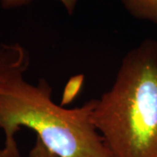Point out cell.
<instances>
[{
  "mask_svg": "<svg viewBox=\"0 0 157 157\" xmlns=\"http://www.w3.org/2000/svg\"><path fill=\"white\" fill-rule=\"evenodd\" d=\"M33 0H0V5L5 9L18 8L30 4ZM64 7L67 9L69 14H72L74 11L78 0H59Z\"/></svg>",
  "mask_w": 157,
  "mask_h": 157,
  "instance_id": "5",
  "label": "cell"
},
{
  "mask_svg": "<svg viewBox=\"0 0 157 157\" xmlns=\"http://www.w3.org/2000/svg\"><path fill=\"white\" fill-rule=\"evenodd\" d=\"M30 66L28 51L17 43H0V92Z\"/></svg>",
  "mask_w": 157,
  "mask_h": 157,
  "instance_id": "3",
  "label": "cell"
},
{
  "mask_svg": "<svg viewBox=\"0 0 157 157\" xmlns=\"http://www.w3.org/2000/svg\"><path fill=\"white\" fill-rule=\"evenodd\" d=\"M45 78L37 84L25 75L0 92V129L5 136L0 157H20L17 133L31 129L45 148L57 157H112L93 122L95 99L81 107L57 105Z\"/></svg>",
  "mask_w": 157,
  "mask_h": 157,
  "instance_id": "1",
  "label": "cell"
},
{
  "mask_svg": "<svg viewBox=\"0 0 157 157\" xmlns=\"http://www.w3.org/2000/svg\"><path fill=\"white\" fill-rule=\"evenodd\" d=\"M92 118L112 157H157V40L127 53Z\"/></svg>",
  "mask_w": 157,
  "mask_h": 157,
  "instance_id": "2",
  "label": "cell"
},
{
  "mask_svg": "<svg viewBox=\"0 0 157 157\" xmlns=\"http://www.w3.org/2000/svg\"><path fill=\"white\" fill-rule=\"evenodd\" d=\"M27 157H57L50 151H48L45 147L36 138L34 146L30 150Z\"/></svg>",
  "mask_w": 157,
  "mask_h": 157,
  "instance_id": "6",
  "label": "cell"
},
{
  "mask_svg": "<svg viewBox=\"0 0 157 157\" xmlns=\"http://www.w3.org/2000/svg\"><path fill=\"white\" fill-rule=\"evenodd\" d=\"M122 2L132 16L157 24V0H122Z\"/></svg>",
  "mask_w": 157,
  "mask_h": 157,
  "instance_id": "4",
  "label": "cell"
}]
</instances>
